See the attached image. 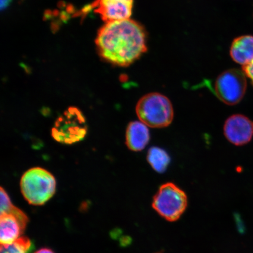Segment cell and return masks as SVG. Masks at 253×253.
<instances>
[{
    "instance_id": "cell-1",
    "label": "cell",
    "mask_w": 253,
    "mask_h": 253,
    "mask_svg": "<svg viewBox=\"0 0 253 253\" xmlns=\"http://www.w3.org/2000/svg\"><path fill=\"white\" fill-rule=\"evenodd\" d=\"M96 45L104 61L126 67L147 52V34L140 24L130 18L109 22L100 28Z\"/></svg>"
},
{
    "instance_id": "cell-2",
    "label": "cell",
    "mask_w": 253,
    "mask_h": 253,
    "mask_svg": "<svg viewBox=\"0 0 253 253\" xmlns=\"http://www.w3.org/2000/svg\"><path fill=\"white\" fill-rule=\"evenodd\" d=\"M140 121L152 128H164L171 124L173 109L170 101L164 95L151 93L144 95L136 106Z\"/></svg>"
},
{
    "instance_id": "cell-3",
    "label": "cell",
    "mask_w": 253,
    "mask_h": 253,
    "mask_svg": "<svg viewBox=\"0 0 253 253\" xmlns=\"http://www.w3.org/2000/svg\"><path fill=\"white\" fill-rule=\"evenodd\" d=\"M56 182L51 173L42 168H33L24 173L20 186L22 194L31 205H42L56 191Z\"/></svg>"
},
{
    "instance_id": "cell-4",
    "label": "cell",
    "mask_w": 253,
    "mask_h": 253,
    "mask_svg": "<svg viewBox=\"0 0 253 253\" xmlns=\"http://www.w3.org/2000/svg\"><path fill=\"white\" fill-rule=\"evenodd\" d=\"M185 193L174 183L168 182L161 186L155 195L153 207L158 214L168 221L179 219L187 207Z\"/></svg>"
},
{
    "instance_id": "cell-5",
    "label": "cell",
    "mask_w": 253,
    "mask_h": 253,
    "mask_svg": "<svg viewBox=\"0 0 253 253\" xmlns=\"http://www.w3.org/2000/svg\"><path fill=\"white\" fill-rule=\"evenodd\" d=\"M87 131L84 114L77 107H71L56 120L52 135L61 143L72 144L84 140Z\"/></svg>"
},
{
    "instance_id": "cell-6",
    "label": "cell",
    "mask_w": 253,
    "mask_h": 253,
    "mask_svg": "<svg viewBox=\"0 0 253 253\" xmlns=\"http://www.w3.org/2000/svg\"><path fill=\"white\" fill-rule=\"evenodd\" d=\"M246 75L237 69H229L221 73L214 85L216 96L228 105H235L244 97L246 88Z\"/></svg>"
},
{
    "instance_id": "cell-7",
    "label": "cell",
    "mask_w": 253,
    "mask_h": 253,
    "mask_svg": "<svg viewBox=\"0 0 253 253\" xmlns=\"http://www.w3.org/2000/svg\"><path fill=\"white\" fill-rule=\"evenodd\" d=\"M28 218L23 211L12 207L0 216V243L2 245L11 244L20 238L27 225Z\"/></svg>"
},
{
    "instance_id": "cell-8",
    "label": "cell",
    "mask_w": 253,
    "mask_h": 253,
    "mask_svg": "<svg viewBox=\"0 0 253 253\" xmlns=\"http://www.w3.org/2000/svg\"><path fill=\"white\" fill-rule=\"evenodd\" d=\"M133 0H96L87 9H94L106 23L130 18Z\"/></svg>"
},
{
    "instance_id": "cell-9",
    "label": "cell",
    "mask_w": 253,
    "mask_h": 253,
    "mask_svg": "<svg viewBox=\"0 0 253 253\" xmlns=\"http://www.w3.org/2000/svg\"><path fill=\"white\" fill-rule=\"evenodd\" d=\"M224 134L231 143L240 146L248 144L253 137V122L242 115H235L226 120Z\"/></svg>"
},
{
    "instance_id": "cell-10",
    "label": "cell",
    "mask_w": 253,
    "mask_h": 253,
    "mask_svg": "<svg viewBox=\"0 0 253 253\" xmlns=\"http://www.w3.org/2000/svg\"><path fill=\"white\" fill-rule=\"evenodd\" d=\"M150 140V131L144 123L141 121L129 123L126 134V144L128 149L135 152L143 150Z\"/></svg>"
},
{
    "instance_id": "cell-11",
    "label": "cell",
    "mask_w": 253,
    "mask_h": 253,
    "mask_svg": "<svg viewBox=\"0 0 253 253\" xmlns=\"http://www.w3.org/2000/svg\"><path fill=\"white\" fill-rule=\"evenodd\" d=\"M231 58L238 64H249L253 60V36H240L234 40L230 49Z\"/></svg>"
},
{
    "instance_id": "cell-12",
    "label": "cell",
    "mask_w": 253,
    "mask_h": 253,
    "mask_svg": "<svg viewBox=\"0 0 253 253\" xmlns=\"http://www.w3.org/2000/svg\"><path fill=\"white\" fill-rule=\"evenodd\" d=\"M147 160L153 169L158 173L166 171L170 161L169 154L162 148L153 147L148 151Z\"/></svg>"
},
{
    "instance_id": "cell-13",
    "label": "cell",
    "mask_w": 253,
    "mask_h": 253,
    "mask_svg": "<svg viewBox=\"0 0 253 253\" xmlns=\"http://www.w3.org/2000/svg\"><path fill=\"white\" fill-rule=\"evenodd\" d=\"M32 243L29 239L21 237L11 244L1 246L0 253H29Z\"/></svg>"
},
{
    "instance_id": "cell-14",
    "label": "cell",
    "mask_w": 253,
    "mask_h": 253,
    "mask_svg": "<svg viewBox=\"0 0 253 253\" xmlns=\"http://www.w3.org/2000/svg\"><path fill=\"white\" fill-rule=\"evenodd\" d=\"M0 194H1V205H0L1 209H0V213L1 214L7 212L14 205H12L7 193L6 192L2 187L1 188Z\"/></svg>"
},
{
    "instance_id": "cell-15",
    "label": "cell",
    "mask_w": 253,
    "mask_h": 253,
    "mask_svg": "<svg viewBox=\"0 0 253 253\" xmlns=\"http://www.w3.org/2000/svg\"><path fill=\"white\" fill-rule=\"evenodd\" d=\"M243 71L246 77L249 78L253 85V60L249 64L243 66Z\"/></svg>"
},
{
    "instance_id": "cell-16",
    "label": "cell",
    "mask_w": 253,
    "mask_h": 253,
    "mask_svg": "<svg viewBox=\"0 0 253 253\" xmlns=\"http://www.w3.org/2000/svg\"><path fill=\"white\" fill-rule=\"evenodd\" d=\"M11 1L12 0H1L0 6H1V10L7 8Z\"/></svg>"
},
{
    "instance_id": "cell-17",
    "label": "cell",
    "mask_w": 253,
    "mask_h": 253,
    "mask_svg": "<svg viewBox=\"0 0 253 253\" xmlns=\"http://www.w3.org/2000/svg\"><path fill=\"white\" fill-rule=\"evenodd\" d=\"M35 253H55L52 250L49 249L43 248L39 250Z\"/></svg>"
}]
</instances>
